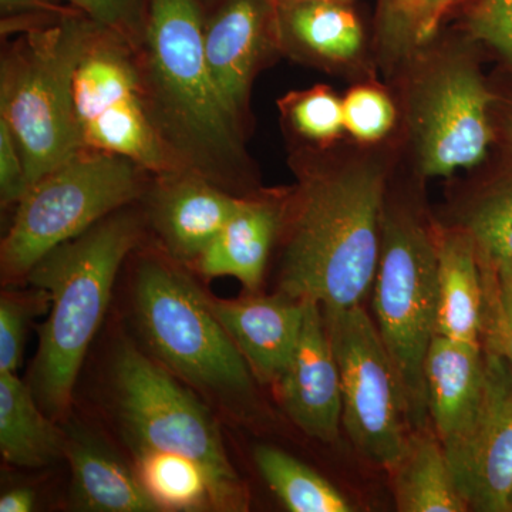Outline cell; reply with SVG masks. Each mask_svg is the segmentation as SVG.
Returning a JSON list of instances; mask_svg holds the SVG:
<instances>
[{"label": "cell", "mask_w": 512, "mask_h": 512, "mask_svg": "<svg viewBox=\"0 0 512 512\" xmlns=\"http://www.w3.org/2000/svg\"><path fill=\"white\" fill-rule=\"evenodd\" d=\"M201 0H150L136 47L151 124L175 170L244 197L251 180L245 127L229 109L204 55Z\"/></svg>", "instance_id": "obj_1"}, {"label": "cell", "mask_w": 512, "mask_h": 512, "mask_svg": "<svg viewBox=\"0 0 512 512\" xmlns=\"http://www.w3.org/2000/svg\"><path fill=\"white\" fill-rule=\"evenodd\" d=\"M285 201L279 289L323 309L362 305L375 282L386 191L382 163L299 161Z\"/></svg>", "instance_id": "obj_2"}, {"label": "cell", "mask_w": 512, "mask_h": 512, "mask_svg": "<svg viewBox=\"0 0 512 512\" xmlns=\"http://www.w3.org/2000/svg\"><path fill=\"white\" fill-rule=\"evenodd\" d=\"M123 210L52 249L26 276L52 301L30 377V389L50 417H60L69 409L117 272L143 234L136 215Z\"/></svg>", "instance_id": "obj_3"}, {"label": "cell", "mask_w": 512, "mask_h": 512, "mask_svg": "<svg viewBox=\"0 0 512 512\" xmlns=\"http://www.w3.org/2000/svg\"><path fill=\"white\" fill-rule=\"evenodd\" d=\"M93 23L74 10L26 32L2 57L0 117L18 141L29 187L83 148L73 79Z\"/></svg>", "instance_id": "obj_4"}, {"label": "cell", "mask_w": 512, "mask_h": 512, "mask_svg": "<svg viewBox=\"0 0 512 512\" xmlns=\"http://www.w3.org/2000/svg\"><path fill=\"white\" fill-rule=\"evenodd\" d=\"M373 309L402 387L410 430L429 424L424 365L436 336V235L406 208L384 207Z\"/></svg>", "instance_id": "obj_5"}, {"label": "cell", "mask_w": 512, "mask_h": 512, "mask_svg": "<svg viewBox=\"0 0 512 512\" xmlns=\"http://www.w3.org/2000/svg\"><path fill=\"white\" fill-rule=\"evenodd\" d=\"M153 175L117 154L82 148L30 185L2 242L8 279L28 276L63 242L79 237L147 191Z\"/></svg>", "instance_id": "obj_6"}, {"label": "cell", "mask_w": 512, "mask_h": 512, "mask_svg": "<svg viewBox=\"0 0 512 512\" xmlns=\"http://www.w3.org/2000/svg\"><path fill=\"white\" fill-rule=\"evenodd\" d=\"M114 386L121 419L137 451L190 458L210 480L214 507L247 510V490L229 463L217 423L170 373L134 346L123 345L114 360Z\"/></svg>", "instance_id": "obj_7"}, {"label": "cell", "mask_w": 512, "mask_h": 512, "mask_svg": "<svg viewBox=\"0 0 512 512\" xmlns=\"http://www.w3.org/2000/svg\"><path fill=\"white\" fill-rule=\"evenodd\" d=\"M136 308L148 345L177 375L222 400L252 393L247 360L187 276L147 259L138 268Z\"/></svg>", "instance_id": "obj_8"}, {"label": "cell", "mask_w": 512, "mask_h": 512, "mask_svg": "<svg viewBox=\"0 0 512 512\" xmlns=\"http://www.w3.org/2000/svg\"><path fill=\"white\" fill-rule=\"evenodd\" d=\"M74 116L83 148L117 154L151 175L177 171L144 101L136 46L94 22L73 79Z\"/></svg>", "instance_id": "obj_9"}, {"label": "cell", "mask_w": 512, "mask_h": 512, "mask_svg": "<svg viewBox=\"0 0 512 512\" xmlns=\"http://www.w3.org/2000/svg\"><path fill=\"white\" fill-rule=\"evenodd\" d=\"M342 383V424L369 463L393 471L409 440L402 387L376 322L362 305L323 309Z\"/></svg>", "instance_id": "obj_10"}, {"label": "cell", "mask_w": 512, "mask_h": 512, "mask_svg": "<svg viewBox=\"0 0 512 512\" xmlns=\"http://www.w3.org/2000/svg\"><path fill=\"white\" fill-rule=\"evenodd\" d=\"M497 93L470 57L444 56L416 79L409 124L417 167L424 177L470 170L488 156L497 130Z\"/></svg>", "instance_id": "obj_11"}, {"label": "cell", "mask_w": 512, "mask_h": 512, "mask_svg": "<svg viewBox=\"0 0 512 512\" xmlns=\"http://www.w3.org/2000/svg\"><path fill=\"white\" fill-rule=\"evenodd\" d=\"M483 402L470 433L447 454L470 510L510 512L512 495V370L485 350Z\"/></svg>", "instance_id": "obj_12"}, {"label": "cell", "mask_w": 512, "mask_h": 512, "mask_svg": "<svg viewBox=\"0 0 512 512\" xmlns=\"http://www.w3.org/2000/svg\"><path fill=\"white\" fill-rule=\"evenodd\" d=\"M279 47L278 0H220L204 22V55L229 109L247 128L256 74Z\"/></svg>", "instance_id": "obj_13"}, {"label": "cell", "mask_w": 512, "mask_h": 512, "mask_svg": "<svg viewBox=\"0 0 512 512\" xmlns=\"http://www.w3.org/2000/svg\"><path fill=\"white\" fill-rule=\"evenodd\" d=\"M276 384L286 414L303 433L323 443L338 439L342 426V383L319 303L306 302L301 339Z\"/></svg>", "instance_id": "obj_14"}, {"label": "cell", "mask_w": 512, "mask_h": 512, "mask_svg": "<svg viewBox=\"0 0 512 512\" xmlns=\"http://www.w3.org/2000/svg\"><path fill=\"white\" fill-rule=\"evenodd\" d=\"M148 217L168 254L195 264L237 210L241 197L200 175L168 171L151 177Z\"/></svg>", "instance_id": "obj_15"}, {"label": "cell", "mask_w": 512, "mask_h": 512, "mask_svg": "<svg viewBox=\"0 0 512 512\" xmlns=\"http://www.w3.org/2000/svg\"><path fill=\"white\" fill-rule=\"evenodd\" d=\"M210 303L254 376L264 383H278L301 339L306 302L279 292L266 298Z\"/></svg>", "instance_id": "obj_16"}, {"label": "cell", "mask_w": 512, "mask_h": 512, "mask_svg": "<svg viewBox=\"0 0 512 512\" xmlns=\"http://www.w3.org/2000/svg\"><path fill=\"white\" fill-rule=\"evenodd\" d=\"M427 410L446 454L470 433L485 386V352L481 345L434 336L424 365Z\"/></svg>", "instance_id": "obj_17"}, {"label": "cell", "mask_w": 512, "mask_h": 512, "mask_svg": "<svg viewBox=\"0 0 512 512\" xmlns=\"http://www.w3.org/2000/svg\"><path fill=\"white\" fill-rule=\"evenodd\" d=\"M436 244V335L483 346L487 279L476 244L461 228L439 232Z\"/></svg>", "instance_id": "obj_18"}, {"label": "cell", "mask_w": 512, "mask_h": 512, "mask_svg": "<svg viewBox=\"0 0 512 512\" xmlns=\"http://www.w3.org/2000/svg\"><path fill=\"white\" fill-rule=\"evenodd\" d=\"M285 201L281 198L244 195L200 258L195 261L208 278L232 276L249 292L262 282L276 235L284 224Z\"/></svg>", "instance_id": "obj_19"}, {"label": "cell", "mask_w": 512, "mask_h": 512, "mask_svg": "<svg viewBox=\"0 0 512 512\" xmlns=\"http://www.w3.org/2000/svg\"><path fill=\"white\" fill-rule=\"evenodd\" d=\"M64 436V456L72 467L76 507L94 512L161 511L137 474L131 473L96 437L74 427Z\"/></svg>", "instance_id": "obj_20"}, {"label": "cell", "mask_w": 512, "mask_h": 512, "mask_svg": "<svg viewBox=\"0 0 512 512\" xmlns=\"http://www.w3.org/2000/svg\"><path fill=\"white\" fill-rule=\"evenodd\" d=\"M350 3H279V47L313 63L348 64L365 47L363 26Z\"/></svg>", "instance_id": "obj_21"}, {"label": "cell", "mask_w": 512, "mask_h": 512, "mask_svg": "<svg viewBox=\"0 0 512 512\" xmlns=\"http://www.w3.org/2000/svg\"><path fill=\"white\" fill-rule=\"evenodd\" d=\"M394 498L402 512H466L446 450L436 431L414 430L392 471Z\"/></svg>", "instance_id": "obj_22"}, {"label": "cell", "mask_w": 512, "mask_h": 512, "mask_svg": "<svg viewBox=\"0 0 512 512\" xmlns=\"http://www.w3.org/2000/svg\"><path fill=\"white\" fill-rule=\"evenodd\" d=\"M63 431L40 410L15 373H0V451L10 464L37 468L64 456Z\"/></svg>", "instance_id": "obj_23"}, {"label": "cell", "mask_w": 512, "mask_h": 512, "mask_svg": "<svg viewBox=\"0 0 512 512\" xmlns=\"http://www.w3.org/2000/svg\"><path fill=\"white\" fill-rule=\"evenodd\" d=\"M255 464L266 484L292 512H352L353 505L326 478L278 448L255 450Z\"/></svg>", "instance_id": "obj_24"}, {"label": "cell", "mask_w": 512, "mask_h": 512, "mask_svg": "<svg viewBox=\"0 0 512 512\" xmlns=\"http://www.w3.org/2000/svg\"><path fill=\"white\" fill-rule=\"evenodd\" d=\"M461 229L473 239L483 258L512 262V161L507 160L470 201Z\"/></svg>", "instance_id": "obj_25"}, {"label": "cell", "mask_w": 512, "mask_h": 512, "mask_svg": "<svg viewBox=\"0 0 512 512\" xmlns=\"http://www.w3.org/2000/svg\"><path fill=\"white\" fill-rule=\"evenodd\" d=\"M137 477L160 510L194 511L212 504L200 464L168 451H137Z\"/></svg>", "instance_id": "obj_26"}, {"label": "cell", "mask_w": 512, "mask_h": 512, "mask_svg": "<svg viewBox=\"0 0 512 512\" xmlns=\"http://www.w3.org/2000/svg\"><path fill=\"white\" fill-rule=\"evenodd\" d=\"M279 107L293 133L313 146L329 147L346 133L343 101L329 87L289 93Z\"/></svg>", "instance_id": "obj_27"}, {"label": "cell", "mask_w": 512, "mask_h": 512, "mask_svg": "<svg viewBox=\"0 0 512 512\" xmlns=\"http://www.w3.org/2000/svg\"><path fill=\"white\" fill-rule=\"evenodd\" d=\"M345 131L362 144H375L392 133L397 120L392 97L376 86H357L343 97Z\"/></svg>", "instance_id": "obj_28"}, {"label": "cell", "mask_w": 512, "mask_h": 512, "mask_svg": "<svg viewBox=\"0 0 512 512\" xmlns=\"http://www.w3.org/2000/svg\"><path fill=\"white\" fill-rule=\"evenodd\" d=\"M481 261L487 279L483 348L503 356L512 370V262L488 261L483 256Z\"/></svg>", "instance_id": "obj_29"}, {"label": "cell", "mask_w": 512, "mask_h": 512, "mask_svg": "<svg viewBox=\"0 0 512 512\" xmlns=\"http://www.w3.org/2000/svg\"><path fill=\"white\" fill-rule=\"evenodd\" d=\"M427 0H377L380 45L389 59H402L417 47Z\"/></svg>", "instance_id": "obj_30"}, {"label": "cell", "mask_w": 512, "mask_h": 512, "mask_svg": "<svg viewBox=\"0 0 512 512\" xmlns=\"http://www.w3.org/2000/svg\"><path fill=\"white\" fill-rule=\"evenodd\" d=\"M471 39L491 50L512 76V0H478L468 12Z\"/></svg>", "instance_id": "obj_31"}, {"label": "cell", "mask_w": 512, "mask_h": 512, "mask_svg": "<svg viewBox=\"0 0 512 512\" xmlns=\"http://www.w3.org/2000/svg\"><path fill=\"white\" fill-rule=\"evenodd\" d=\"M37 291L33 296L3 293L0 301V373H16L22 360L30 316L39 312L37 305L50 301L45 291Z\"/></svg>", "instance_id": "obj_32"}, {"label": "cell", "mask_w": 512, "mask_h": 512, "mask_svg": "<svg viewBox=\"0 0 512 512\" xmlns=\"http://www.w3.org/2000/svg\"><path fill=\"white\" fill-rule=\"evenodd\" d=\"M119 32L138 46L146 32L150 0H53Z\"/></svg>", "instance_id": "obj_33"}, {"label": "cell", "mask_w": 512, "mask_h": 512, "mask_svg": "<svg viewBox=\"0 0 512 512\" xmlns=\"http://www.w3.org/2000/svg\"><path fill=\"white\" fill-rule=\"evenodd\" d=\"M29 190L25 161L8 121L0 117V200L18 205Z\"/></svg>", "instance_id": "obj_34"}, {"label": "cell", "mask_w": 512, "mask_h": 512, "mask_svg": "<svg viewBox=\"0 0 512 512\" xmlns=\"http://www.w3.org/2000/svg\"><path fill=\"white\" fill-rule=\"evenodd\" d=\"M460 2L461 0H427L419 32H417V47L426 45L431 37L436 35L441 22Z\"/></svg>", "instance_id": "obj_35"}, {"label": "cell", "mask_w": 512, "mask_h": 512, "mask_svg": "<svg viewBox=\"0 0 512 512\" xmlns=\"http://www.w3.org/2000/svg\"><path fill=\"white\" fill-rule=\"evenodd\" d=\"M3 16L12 15H57L74 12L69 6L60 5L53 0H0Z\"/></svg>", "instance_id": "obj_36"}, {"label": "cell", "mask_w": 512, "mask_h": 512, "mask_svg": "<svg viewBox=\"0 0 512 512\" xmlns=\"http://www.w3.org/2000/svg\"><path fill=\"white\" fill-rule=\"evenodd\" d=\"M494 124L497 134H501L512 151V93L508 96H500L497 93L494 104Z\"/></svg>", "instance_id": "obj_37"}, {"label": "cell", "mask_w": 512, "mask_h": 512, "mask_svg": "<svg viewBox=\"0 0 512 512\" xmlns=\"http://www.w3.org/2000/svg\"><path fill=\"white\" fill-rule=\"evenodd\" d=\"M35 505V494L29 488H16L0 498L2 512H29Z\"/></svg>", "instance_id": "obj_38"}, {"label": "cell", "mask_w": 512, "mask_h": 512, "mask_svg": "<svg viewBox=\"0 0 512 512\" xmlns=\"http://www.w3.org/2000/svg\"><path fill=\"white\" fill-rule=\"evenodd\" d=\"M279 3L313 2V0H278ZM332 2L350 3L353 0H332Z\"/></svg>", "instance_id": "obj_39"}, {"label": "cell", "mask_w": 512, "mask_h": 512, "mask_svg": "<svg viewBox=\"0 0 512 512\" xmlns=\"http://www.w3.org/2000/svg\"><path fill=\"white\" fill-rule=\"evenodd\" d=\"M510 512H512V495H511V501H510Z\"/></svg>", "instance_id": "obj_40"}]
</instances>
